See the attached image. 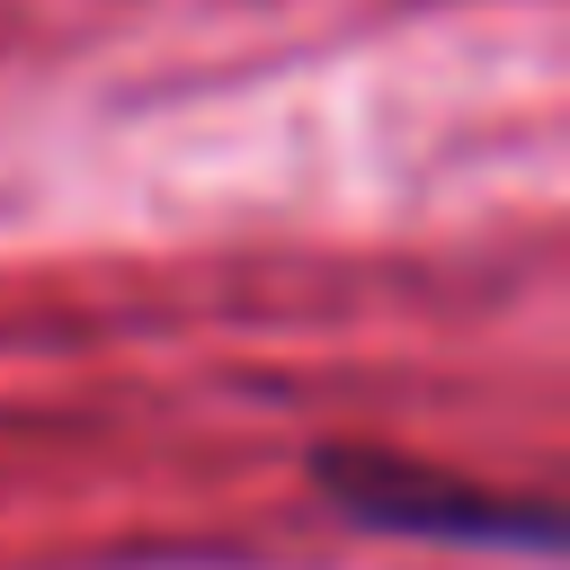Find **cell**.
Instances as JSON below:
<instances>
[{
  "mask_svg": "<svg viewBox=\"0 0 570 570\" xmlns=\"http://www.w3.org/2000/svg\"><path fill=\"white\" fill-rule=\"evenodd\" d=\"M312 472H321L330 508L374 525V534L463 543V552H552L543 499L481 490V481H454V472H428V463H401V454H374V445H330Z\"/></svg>",
  "mask_w": 570,
  "mask_h": 570,
  "instance_id": "cell-1",
  "label": "cell"
}]
</instances>
